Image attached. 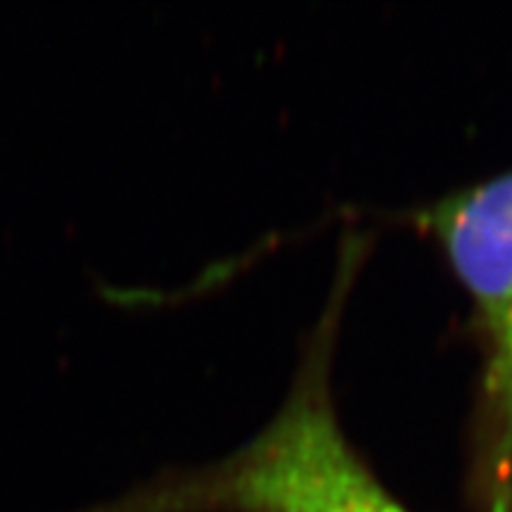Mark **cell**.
Here are the masks:
<instances>
[{"instance_id": "7a4b0ae2", "label": "cell", "mask_w": 512, "mask_h": 512, "mask_svg": "<svg viewBox=\"0 0 512 512\" xmlns=\"http://www.w3.org/2000/svg\"><path fill=\"white\" fill-rule=\"evenodd\" d=\"M486 335L484 441L491 512H512V171L427 211Z\"/></svg>"}, {"instance_id": "6da1fadb", "label": "cell", "mask_w": 512, "mask_h": 512, "mask_svg": "<svg viewBox=\"0 0 512 512\" xmlns=\"http://www.w3.org/2000/svg\"><path fill=\"white\" fill-rule=\"evenodd\" d=\"M323 361L313 358L280 413L238 453L110 512H406L339 430Z\"/></svg>"}, {"instance_id": "3957f363", "label": "cell", "mask_w": 512, "mask_h": 512, "mask_svg": "<svg viewBox=\"0 0 512 512\" xmlns=\"http://www.w3.org/2000/svg\"><path fill=\"white\" fill-rule=\"evenodd\" d=\"M98 292L105 299H110L114 304L121 306H136V304H147V302H155L159 299V294L155 292H147V290H126V287H114V285H98Z\"/></svg>"}]
</instances>
